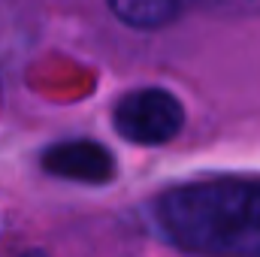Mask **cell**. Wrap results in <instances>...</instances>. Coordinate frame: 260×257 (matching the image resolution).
<instances>
[{
  "label": "cell",
  "instance_id": "7a4b0ae2",
  "mask_svg": "<svg viewBox=\"0 0 260 257\" xmlns=\"http://www.w3.org/2000/svg\"><path fill=\"white\" fill-rule=\"evenodd\" d=\"M112 124L127 142L164 145L179 136L185 124V109L164 88H139L115 103Z\"/></svg>",
  "mask_w": 260,
  "mask_h": 257
},
{
  "label": "cell",
  "instance_id": "5b68a950",
  "mask_svg": "<svg viewBox=\"0 0 260 257\" xmlns=\"http://www.w3.org/2000/svg\"><path fill=\"white\" fill-rule=\"evenodd\" d=\"M24 257H46V254H43V251H27Z\"/></svg>",
  "mask_w": 260,
  "mask_h": 257
},
{
  "label": "cell",
  "instance_id": "3957f363",
  "mask_svg": "<svg viewBox=\"0 0 260 257\" xmlns=\"http://www.w3.org/2000/svg\"><path fill=\"white\" fill-rule=\"evenodd\" d=\"M43 170L49 176H58L67 182H85V185H103L115 176L112 154L91 139H73L58 142L43 154Z\"/></svg>",
  "mask_w": 260,
  "mask_h": 257
},
{
  "label": "cell",
  "instance_id": "277c9868",
  "mask_svg": "<svg viewBox=\"0 0 260 257\" xmlns=\"http://www.w3.org/2000/svg\"><path fill=\"white\" fill-rule=\"evenodd\" d=\"M191 0H109L112 12L130 27H160L173 21Z\"/></svg>",
  "mask_w": 260,
  "mask_h": 257
},
{
  "label": "cell",
  "instance_id": "6da1fadb",
  "mask_svg": "<svg viewBox=\"0 0 260 257\" xmlns=\"http://www.w3.org/2000/svg\"><path fill=\"white\" fill-rule=\"evenodd\" d=\"M164 236L206 257H260V182H200L167 191L154 206Z\"/></svg>",
  "mask_w": 260,
  "mask_h": 257
}]
</instances>
